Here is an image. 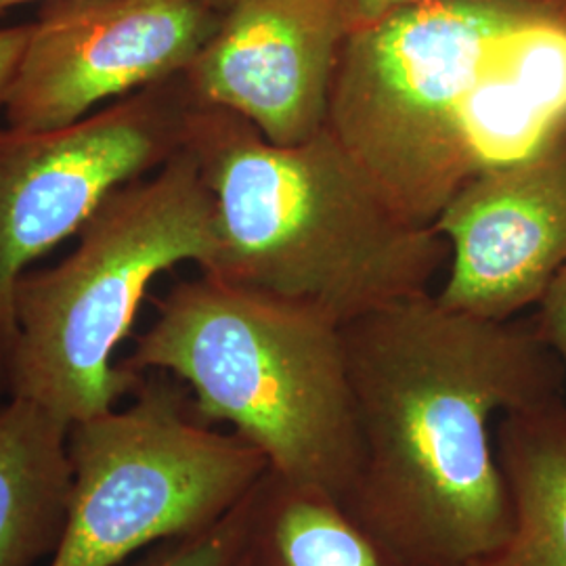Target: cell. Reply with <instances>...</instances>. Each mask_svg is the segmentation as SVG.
Here are the masks:
<instances>
[{
    "label": "cell",
    "instance_id": "2",
    "mask_svg": "<svg viewBox=\"0 0 566 566\" xmlns=\"http://www.w3.org/2000/svg\"><path fill=\"white\" fill-rule=\"evenodd\" d=\"M327 133L405 219L566 130V18L525 0H411L355 25Z\"/></svg>",
    "mask_w": 566,
    "mask_h": 566
},
{
    "label": "cell",
    "instance_id": "13",
    "mask_svg": "<svg viewBox=\"0 0 566 566\" xmlns=\"http://www.w3.org/2000/svg\"><path fill=\"white\" fill-rule=\"evenodd\" d=\"M242 566H401L334 497L266 472L250 493Z\"/></svg>",
    "mask_w": 566,
    "mask_h": 566
},
{
    "label": "cell",
    "instance_id": "14",
    "mask_svg": "<svg viewBox=\"0 0 566 566\" xmlns=\"http://www.w3.org/2000/svg\"><path fill=\"white\" fill-rule=\"evenodd\" d=\"M248 506L250 495L214 525L193 535L149 547L142 558L128 560L122 566H240Z\"/></svg>",
    "mask_w": 566,
    "mask_h": 566
},
{
    "label": "cell",
    "instance_id": "15",
    "mask_svg": "<svg viewBox=\"0 0 566 566\" xmlns=\"http://www.w3.org/2000/svg\"><path fill=\"white\" fill-rule=\"evenodd\" d=\"M531 319L542 340L565 367L566 374V264L547 285Z\"/></svg>",
    "mask_w": 566,
    "mask_h": 566
},
{
    "label": "cell",
    "instance_id": "18",
    "mask_svg": "<svg viewBox=\"0 0 566 566\" xmlns=\"http://www.w3.org/2000/svg\"><path fill=\"white\" fill-rule=\"evenodd\" d=\"M30 2H53V0H0V15H4L7 11L21 7V4H30Z\"/></svg>",
    "mask_w": 566,
    "mask_h": 566
},
{
    "label": "cell",
    "instance_id": "5",
    "mask_svg": "<svg viewBox=\"0 0 566 566\" xmlns=\"http://www.w3.org/2000/svg\"><path fill=\"white\" fill-rule=\"evenodd\" d=\"M217 248L214 198L187 149L112 191L82 227L76 248L18 285L11 397L67 424L116 409L145 378L116 364V350L151 283L182 263L208 271Z\"/></svg>",
    "mask_w": 566,
    "mask_h": 566
},
{
    "label": "cell",
    "instance_id": "10",
    "mask_svg": "<svg viewBox=\"0 0 566 566\" xmlns=\"http://www.w3.org/2000/svg\"><path fill=\"white\" fill-rule=\"evenodd\" d=\"M350 0H231L214 36L182 72L196 102L298 145L325 128Z\"/></svg>",
    "mask_w": 566,
    "mask_h": 566
},
{
    "label": "cell",
    "instance_id": "9",
    "mask_svg": "<svg viewBox=\"0 0 566 566\" xmlns=\"http://www.w3.org/2000/svg\"><path fill=\"white\" fill-rule=\"evenodd\" d=\"M432 227L449 245L441 303L497 322L535 308L566 264V133L479 172Z\"/></svg>",
    "mask_w": 566,
    "mask_h": 566
},
{
    "label": "cell",
    "instance_id": "3",
    "mask_svg": "<svg viewBox=\"0 0 566 566\" xmlns=\"http://www.w3.org/2000/svg\"><path fill=\"white\" fill-rule=\"evenodd\" d=\"M217 208L214 277L322 308L346 324L430 292L449 263L434 227L399 214L324 128L298 145L196 102L185 147Z\"/></svg>",
    "mask_w": 566,
    "mask_h": 566
},
{
    "label": "cell",
    "instance_id": "19",
    "mask_svg": "<svg viewBox=\"0 0 566 566\" xmlns=\"http://www.w3.org/2000/svg\"><path fill=\"white\" fill-rule=\"evenodd\" d=\"M240 566H242V560H240Z\"/></svg>",
    "mask_w": 566,
    "mask_h": 566
},
{
    "label": "cell",
    "instance_id": "17",
    "mask_svg": "<svg viewBox=\"0 0 566 566\" xmlns=\"http://www.w3.org/2000/svg\"><path fill=\"white\" fill-rule=\"evenodd\" d=\"M405 2H411V0H350L357 25L365 23V21L376 20L386 11H390V9L399 7V4H405ZM525 2L546 7L549 11L560 13L563 18H566V0H525Z\"/></svg>",
    "mask_w": 566,
    "mask_h": 566
},
{
    "label": "cell",
    "instance_id": "1",
    "mask_svg": "<svg viewBox=\"0 0 566 566\" xmlns=\"http://www.w3.org/2000/svg\"><path fill=\"white\" fill-rule=\"evenodd\" d=\"M343 338L359 430L350 516L401 566L502 546L514 512L493 422L565 395L533 319L476 317L426 292L346 322Z\"/></svg>",
    "mask_w": 566,
    "mask_h": 566
},
{
    "label": "cell",
    "instance_id": "16",
    "mask_svg": "<svg viewBox=\"0 0 566 566\" xmlns=\"http://www.w3.org/2000/svg\"><path fill=\"white\" fill-rule=\"evenodd\" d=\"M30 32L32 23L0 28V109H4L9 88L20 65L21 55L25 51Z\"/></svg>",
    "mask_w": 566,
    "mask_h": 566
},
{
    "label": "cell",
    "instance_id": "7",
    "mask_svg": "<svg viewBox=\"0 0 566 566\" xmlns=\"http://www.w3.org/2000/svg\"><path fill=\"white\" fill-rule=\"evenodd\" d=\"M193 105L181 72L65 128H0V401L11 397L23 275L112 191L182 151Z\"/></svg>",
    "mask_w": 566,
    "mask_h": 566
},
{
    "label": "cell",
    "instance_id": "6",
    "mask_svg": "<svg viewBox=\"0 0 566 566\" xmlns=\"http://www.w3.org/2000/svg\"><path fill=\"white\" fill-rule=\"evenodd\" d=\"M67 523L49 566H122L221 521L269 472L233 430L198 418L177 378L147 371L133 403L70 426Z\"/></svg>",
    "mask_w": 566,
    "mask_h": 566
},
{
    "label": "cell",
    "instance_id": "11",
    "mask_svg": "<svg viewBox=\"0 0 566 566\" xmlns=\"http://www.w3.org/2000/svg\"><path fill=\"white\" fill-rule=\"evenodd\" d=\"M70 426L28 399L0 401V566H36L60 547L72 491Z\"/></svg>",
    "mask_w": 566,
    "mask_h": 566
},
{
    "label": "cell",
    "instance_id": "4",
    "mask_svg": "<svg viewBox=\"0 0 566 566\" xmlns=\"http://www.w3.org/2000/svg\"><path fill=\"white\" fill-rule=\"evenodd\" d=\"M120 364L185 385L198 418L231 426L269 470L344 506L359 430L343 324L322 308L200 273L156 303Z\"/></svg>",
    "mask_w": 566,
    "mask_h": 566
},
{
    "label": "cell",
    "instance_id": "12",
    "mask_svg": "<svg viewBox=\"0 0 566 566\" xmlns=\"http://www.w3.org/2000/svg\"><path fill=\"white\" fill-rule=\"evenodd\" d=\"M497 458L514 523L506 542L460 566H566V397L504 413Z\"/></svg>",
    "mask_w": 566,
    "mask_h": 566
},
{
    "label": "cell",
    "instance_id": "8",
    "mask_svg": "<svg viewBox=\"0 0 566 566\" xmlns=\"http://www.w3.org/2000/svg\"><path fill=\"white\" fill-rule=\"evenodd\" d=\"M231 0L44 2L4 103L7 126L57 130L187 70Z\"/></svg>",
    "mask_w": 566,
    "mask_h": 566
}]
</instances>
